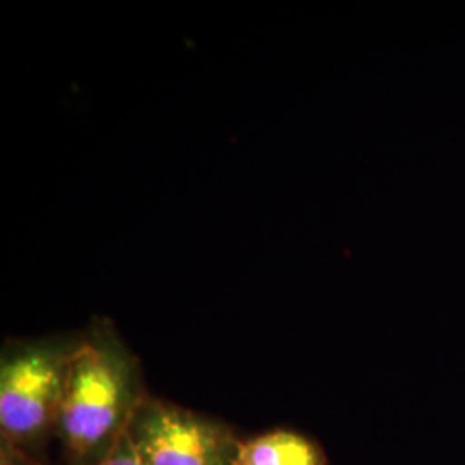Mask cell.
Returning a JSON list of instances; mask_svg holds the SVG:
<instances>
[{
  "label": "cell",
  "instance_id": "3",
  "mask_svg": "<svg viewBox=\"0 0 465 465\" xmlns=\"http://www.w3.org/2000/svg\"><path fill=\"white\" fill-rule=\"evenodd\" d=\"M124 430L143 465H232L242 443L230 428L149 397Z\"/></svg>",
  "mask_w": 465,
  "mask_h": 465
},
{
  "label": "cell",
  "instance_id": "6",
  "mask_svg": "<svg viewBox=\"0 0 465 465\" xmlns=\"http://www.w3.org/2000/svg\"><path fill=\"white\" fill-rule=\"evenodd\" d=\"M2 465H38L26 455H17V453H9L2 451Z\"/></svg>",
  "mask_w": 465,
  "mask_h": 465
},
{
  "label": "cell",
  "instance_id": "2",
  "mask_svg": "<svg viewBox=\"0 0 465 465\" xmlns=\"http://www.w3.org/2000/svg\"><path fill=\"white\" fill-rule=\"evenodd\" d=\"M74 345L36 341L4 351L0 362L2 451L25 455L23 449L55 432Z\"/></svg>",
  "mask_w": 465,
  "mask_h": 465
},
{
  "label": "cell",
  "instance_id": "1",
  "mask_svg": "<svg viewBox=\"0 0 465 465\" xmlns=\"http://www.w3.org/2000/svg\"><path fill=\"white\" fill-rule=\"evenodd\" d=\"M143 397L134 357L100 328L71 351L55 434L73 460L97 464Z\"/></svg>",
  "mask_w": 465,
  "mask_h": 465
},
{
  "label": "cell",
  "instance_id": "5",
  "mask_svg": "<svg viewBox=\"0 0 465 465\" xmlns=\"http://www.w3.org/2000/svg\"><path fill=\"white\" fill-rule=\"evenodd\" d=\"M94 465H143L138 459L136 451L134 449V443L128 436L126 430H123L117 436L114 445L109 449V451L100 459L97 464Z\"/></svg>",
  "mask_w": 465,
  "mask_h": 465
},
{
  "label": "cell",
  "instance_id": "4",
  "mask_svg": "<svg viewBox=\"0 0 465 465\" xmlns=\"http://www.w3.org/2000/svg\"><path fill=\"white\" fill-rule=\"evenodd\" d=\"M232 465H328V459L314 440L280 430L242 441Z\"/></svg>",
  "mask_w": 465,
  "mask_h": 465
}]
</instances>
